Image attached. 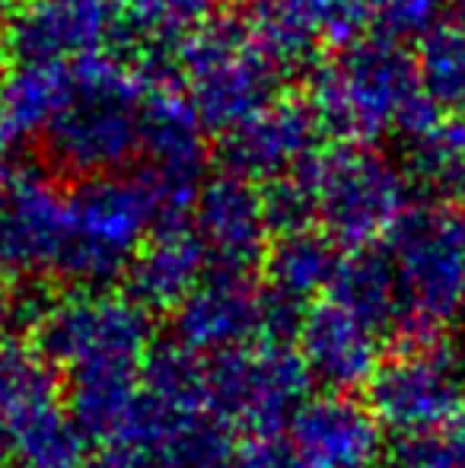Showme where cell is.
<instances>
[{"label": "cell", "mask_w": 465, "mask_h": 468, "mask_svg": "<svg viewBox=\"0 0 465 468\" xmlns=\"http://www.w3.org/2000/svg\"><path fill=\"white\" fill-rule=\"evenodd\" d=\"M80 468H163L153 456L134 450H109L96 459H87Z\"/></svg>", "instance_id": "obj_31"}, {"label": "cell", "mask_w": 465, "mask_h": 468, "mask_svg": "<svg viewBox=\"0 0 465 468\" xmlns=\"http://www.w3.org/2000/svg\"><path fill=\"white\" fill-rule=\"evenodd\" d=\"M366 408L402 440H437L465 418V376L434 338L402 341L366 386Z\"/></svg>", "instance_id": "obj_9"}, {"label": "cell", "mask_w": 465, "mask_h": 468, "mask_svg": "<svg viewBox=\"0 0 465 468\" xmlns=\"http://www.w3.org/2000/svg\"><path fill=\"white\" fill-rule=\"evenodd\" d=\"M297 351L312 379L342 395L370 386L383 364L376 328L332 300L310 303L297 335Z\"/></svg>", "instance_id": "obj_15"}, {"label": "cell", "mask_w": 465, "mask_h": 468, "mask_svg": "<svg viewBox=\"0 0 465 468\" xmlns=\"http://www.w3.org/2000/svg\"><path fill=\"white\" fill-rule=\"evenodd\" d=\"M6 443L16 468H80L87 463V433L58 395L19 411L10 420Z\"/></svg>", "instance_id": "obj_22"}, {"label": "cell", "mask_w": 465, "mask_h": 468, "mask_svg": "<svg viewBox=\"0 0 465 468\" xmlns=\"http://www.w3.org/2000/svg\"><path fill=\"white\" fill-rule=\"evenodd\" d=\"M453 452H456V459H460V465L465 468V418H462V424L456 427V443H453Z\"/></svg>", "instance_id": "obj_33"}, {"label": "cell", "mask_w": 465, "mask_h": 468, "mask_svg": "<svg viewBox=\"0 0 465 468\" xmlns=\"http://www.w3.org/2000/svg\"><path fill=\"white\" fill-rule=\"evenodd\" d=\"M310 382L297 347L259 341L207 360V405L233 433L271 437L310 401Z\"/></svg>", "instance_id": "obj_8"}, {"label": "cell", "mask_w": 465, "mask_h": 468, "mask_svg": "<svg viewBox=\"0 0 465 468\" xmlns=\"http://www.w3.org/2000/svg\"><path fill=\"white\" fill-rule=\"evenodd\" d=\"M150 87L147 74L115 51L70 64V90L42 134L48 166L77 179L134 169Z\"/></svg>", "instance_id": "obj_2"}, {"label": "cell", "mask_w": 465, "mask_h": 468, "mask_svg": "<svg viewBox=\"0 0 465 468\" xmlns=\"http://www.w3.org/2000/svg\"><path fill=\"white\" fill-rule=\"evenodd\" d=\"M207 255L198 242L192 227L156 229L141 246L134 261L124 271L128 296L143 306L153 309H179L185 296L207 278Z\"/></svg>", "instance_id": "obj_18"}, {"label": "cell", "mask_w": 465, "mask_h": 468, "mask_svg": "<svg viewBox=\"0 0 465 468\" xmlns=\"http://www.w3.org/2000/svg\"><path fill=\"white\" fill-rule=\"evenodd\" d=\"M118 0H23L10 16L6 45L19 64H74L118 51Z\"/></svg>", "instance_id": "obj_11"}, {"label": "cell", "mask_w": 465, "mask_h": 468, "mask_svg": "<svg viewBox=\"0 0 465 468\" xmlns=\"http://www.w3.org/2000/svg\"><path fill=\"white\" fill-rule=\"evenodd\" d=\"M32 328L38 357L70 376L141 370L153 335L147 309L106 290H80L48 303Z\"/></svg>", "instance_id": "obj_7"}, {"label": "cell", "mask_w": 465, "mask_h": 468, "mask_svg": "<svg viewBox=\"0 0 465 468\" xmlns=\"http://www.w3.org/2000/svg\"><path fill=\"white\" fill-rule=\"evenodd\" d=\"M6 61H10V45L0 38V83H4V70H6Z\"/></svg>", "instance_id": "obj_34"}, {"label": "cell", "mask_w": 465, "mask_h": 468, "mask_svg": "<svg viewBox=\"0 0 465 468\" xmlns=\"http://www.w3.org/2000/svg\"><path fill=\"white\" fill-rule=\"evenodd\" d=\"M456 201L462 204V217H465V179H462V186H460V191H456Z\"/></svg>", "instance_id": "obj_36"}, {"label": "cell", "mask_w": 465, "mask_h": 468, "mask_svg": "<svg viewBox=\"0 0 465 468\" xmlns=\"http://www.w3.org/2000/svg\"><path fill=\"white\" fill-rule=\"evenodd\" d=\"M175 341L192 354H227L268 341L265 283L252 274L207 271L173 313Z\"/></svg>", "instance_id": "obj_14"}, {"label": "cell", "mask_w": 465, "mask_h": 468, "mask_svg": "<svg viewBox=\"0 0 465 468\" xmlns=\"http://www.w3.org/2000/svg\"><path fill=\"white\" fill-rule=\"evenodd\" d=\"M239 23L248 42L280 74V80L310 74L322 61V36L293 0H239Z\"/></svg>", "instance_id": "obj_19"}, {"label": "cell", "mask_w": 465, "mask_h": 468, "mask_svg": "<svg viewBox=\"0 0 465 468\" xmlns=\"http://www.w3.org/2000/svg\"><path fill=\"white\" fill-rule=\"evenodd\" d=\"M344 249L319 227L274 236L261 261L265 283L291 300L310 303L312 293H329Z\"/></svg>", "instance_id": "obj_23"}, {"label": "cell", "mask_w": 465, "mask_h": 468, "mask_svg": "<svg viewBox=\"0 0 465 468\" xmlns=\"http://www.w3.org/2000/svg\"><path fill=\"white\" fill-rule=\"evenodd\" d=\"M293 4L316 23L322 42L335 48L357 42L364 38V29H370L366 0H293Z\"/></svg>", "instance_id": "obj_28"}, {"label": "cell", "mask_w": 465, "mask_h": 468, "mask_svg": "<svg viewBox=\"0 0 465 468\" xmlns=\"http://www.w3.org/2000/svg\"><path fill=\"white\" fill-rule=\"evenodd\" d=\"M421 87L440 112L465 118V6H456L415 51Z\"/></svg>", "instance_id": "obj_24"}, {"label": "cell", "mask_w": 465, "mask_h": 468, "mask_svg": "<svg viewBox=\"0 0 465 468\" xmlns=\"http://www.w3.org/2000/svg\"><path fill=\"white\" fill-rule=\"evenodd\" d=\"M287 431L291 443L319 468H370L383 450V427L373 411L342 392L310 399Z\"/></svg>", "instance_id": "obj_17"}, {"label": "cell", "mask_w": 465, "mask_h": 468, "mask_svg": "<svg viewBox=\"0 0 465 468\" xmlns=\"http://www.w3.org/2000/svg\"><path fill=\"white\" fill-rule=\"evenodd\" d=\"M70 242L58 278L87 290L128 271L156 227L150 188L134 169L80 179L68 191Z\"/></svg>", "instance_id": "obj_4"}, {"label": "cell", "mask_w": 465, "mask_h": 468, "mask_svg": "<svg viewBox=\"0 0 465 468\" xmlns=\"http://www.w3.org/2000/svg\"><path fill=\"white\" fill-rule=\"evenodd\" d=\"M233 468H319V465H312L291 443V437L271 433V437H248L236 450Z\"/></svg>", "instance_id": "obj_29"}, {"label": "cell", "mask_w": 465, "mask_h": 468, "mask_svg": "<svg viewBox=\"0 0 465 468\" xmlns=\"http://www.w3.org/2000/svg\"><path fill=\"white\" fill-rule=\"evenodd\" d=\"M322 137L310 102L284 93L227 131L214 156L220 163V173L239 176L252 186H268L303 169L322 150L319 147Z\"/></svg>", "instance_id": "obj_12"}, {"label": "cell", "mask_w": 465, "mask_h": 468, "mask_svg": "<svg viewBox=\"0 0 465 468\" xmlns=\"http://www.w3.org/2000/svg\"><path fill=\"white\" fill-rule=\"evenodd\" d=\"M405 169L417 186L456 197L465 179V118L447 115L437 128L411 141Z\"/></svg>", "instance_id": "obj_25"}, {"label": "cell", "mask_w": 465, "mask_h": 468, "mask_svg": "<svg viewBox=\"0 0 465 468\" xmlns=\"http://www.w3.org/2000/svg\"><path fill=\"white\" fill-rule=\"evenodd\" d=\"M68 242V191L32 166L6 176L0 188V268L23 278H58Z\"/></svg>", "instance_id": "obj_10"}, {"label": "cell", "mask_w": 465, "mask_h": 468, "mask_svg": "<svg viewBox=\"0 0 465 468\" xmlns=\"http://www.w3.org/2000/svg\"><path fill=\"white\" fill-rule=\"evenodd\" d=\"M261 201H265V220L271 236H287L316 227V191H312L306 169H297L284 179L261 186Z\"/></svg>", "instance_id": "obj_27"}, {"label": "cell", "mask_w": 465, "mask_h": 468, "mask_svg": "<svg viewBox=\"0 0 465 468\" xmlns=\"http://www.w3.org/2000/svg\"><path fill=\"white\" fill-rule=\"evenodd\" d=\"M325 300L338 303V306L348 309L357 319H364L376 332H386L389 325L405 332V306H402V287H398V271L389 249L383 246L344 252Z\"/></svg>", "instance_id": "obj_20"}, {"label": "cell", "mask_w": 465, "mask_h": 468, "mask_svg": "<svg viewBox=\"0 0 465 468\" xmlns=\"http://www.w3.org/2000/svg\"><path fill=\"white\" fill-rule=\"evenodd\" d=\"M303 169L316 191L319 229L344 252L379 246L415 207L408 169L376 144L332 141Z\"/></svg>", "instance_id": "obj_3"}, {"label": "cell", "mask_w": 465, "mask_h": 468, "mask_svg": "<svg viewBox=\"0 0 465 468\" xmlns=\"http://www.w3.org/2000/svg\"><path fill=\"white\" fill-rule=\"evenodd\" d=\"M192 229L205 246L211 271L252 274L271 246L261 186L230 173L207 176L192 210Z\"/></svg>", "instance_id": "obj_13"}, {"label": "cell", "mask_w": 465, "mask_h": 468, "mask_svg": "<svg viewBox=\"0 0 465 468\" xmlns=\"http://www.w3.org/2000/svg\"><path fill=\"white\" fill-rule=\"evenodd\" d=\"M386 242L402 287V338H434L465 309V217L453 207L415 204Z\"/></svg>", "instance_id": "obj_5"}, {"label": "cell", "mask_w": 465, "mask_h": 468, "mask_svg": "<svg viewBox=\"0 0 465 468\" xmlns=\"http://www.w3.org/2000/svg\"><path fill=\"white\" fill-rule=\"evenodd\" d=\"M453 10V0H366L373 36L389 38L405 48L411 42L421 45Z\"/></svg>", "instance_id": "obj_26"}, {"label": "cell", "mask_w": 465, "mask_h": 468, "mask_svg": "<svg viewBox=\"0 0 465 468\" xmlns=\"http://www.w3.org/2000/svg\"><path fill=\"white\" fill-rule=\"evenodd\" d=\"M70 90V64H19L0 83V144L32 141L48 131Z\"/></svg>", "instance_id": "obj_21"}, {"label": "cell", "mask_w": 465, "mask_h": 468, "mask_svg": "<svg viewBox=\"0 0 465 468\" xmlns=\"http://www.w3.org/2000/svg\"><path fill=\"white\" fill-rule=\"evenodd\" d=\"M13 10H16V6H10V0H0V23H4L6 13H10V16H13Z\"/></svg>", "instance_id": "obj_35"}, {"label": "cell", "mask_w": 465, "mask_h": 468, "mask_svg": "<svg viewBox=\"0 0 465 468\" xmlns=\"http://www.w3.org/2000/svg\"><path fill=\"white\" fill-rule=\"evenodd\" d=\"M122 4V42L115 55L147 74L153 83H175L179 51L198 29L220 16L224 0H118Z\"/></svg>", "instance_id": "obj_16"}, {"label": "cell", "mask_w": 465, "mask_h": 468, "mask_svg": "<svg viewBox=\"0 0 465 468\" xmlns=\"http://www.w3.org/2000/svg\"><path fill=\"white\" fill-rule=\"evenodd\" d=\"M306 102L325 137L357 144H376L386 134L411 144L437 128L443 115L424 93L417 58L373 32L306 74Z\"/></svg>", "instance_id": "obj_1"}, {"label": "cell", "mask_w": 465, "mask_h": 468, "mask_svg": "<svg viewBox=\"0 0 465 468\" xmlns=\"http://www.w3.org/2000/svg\"><path fill=\"white\" fill-rule=\"evenodd\" d=\"M383 468H460V459L437 440H402Z\"/></svg>", "instance_id": "obj_30"}, {"label": "cell", "mask_w": 465, "mask_h": 468, "mask_svg": "<svg viewBox=\"0 0 465 468\" xmlns=\"http://www.w3.org/2000/svg\"><path fill=\"white\" fill-rule=\"evenodd\" d=\"M0 271H4V268H0Z\"/></svg>", "instance_id": "obj_37"}, {"label": "cell", "mask_w": 465, "mask_h": 468, "mask_svg": "<svg viewBox=\"0 0 465 468\" xmlns=\"http://www.w3.org/2000/svg\"><path fill=\"white\" fill-rule=\"evenodd\" d=\"M10 341H13V319H10V309L0 306V357L10 351Z\"/></svg>", "instance_id": "obj_32"}, {"label": "cell", "mask_w": 465, "mask_h": 468, "mask_svg": "<svg viewBox=\"0 0 465 468\" xmlns=\"http://www.w3.org/2000/svg\"><path fill=\"white\" fill-rule=\"evenodd\" d=\"M179 77L205 131L217 137L284 96V80L248 42L239 16H217L195 32L179 51Z\"/></svg>", "instance_id": "obj_6"}]
</instances>
